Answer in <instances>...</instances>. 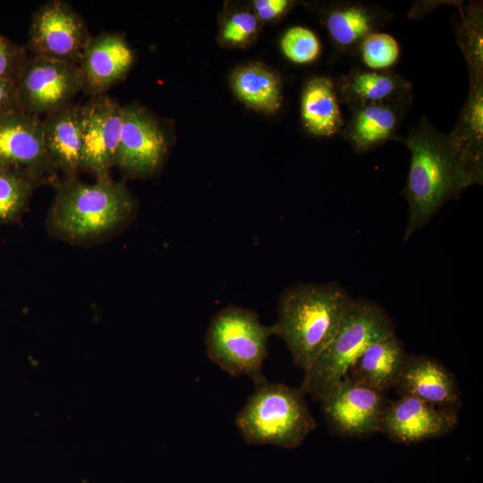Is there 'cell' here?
I'll use <instances>...</instances> for the list:
<instances>
[{"label":"cell","instance_id":"6da1fadb","mask_svg":"<svg viewBox=\"0 0 483 483\" xmlns=\"http://www.w3.org/2000/svg\"><path fill=\"white\" fill-rule=\"evenodd\" d=\"M406 144L411 157L404 189L409 207L404 242L446 200L482 180V167L468 157L452 136L421 125L408 136Z\"/></svg>","mask_w":483,"mask_h":483},{"label":"cell","instance_id":"7a4b0ae2","mask_svg":"<svg viewBox=\"0 0 483 483\" xmlns=\"http://www.w3.org/2000/svg\"><path fill=\"white\" fill-rule=\"evenodd\" d=\"M352 302L336 283L290 286L278 300L274 335L284 341L293 363L305 372L330 343Z\"/></svg>","mask_w":483,"mask_h":483},{"label":"cell","instance_id":"3957f363","mask_svg":"<svg viewBox=\"0 0 483 483\" xmlns=\"http://www.w3.org/2000/svg\"><path fill=\"white\" fill-rule=\"evenodd\" d=\"M134 212V199L124 183L111 177L92 183L66 177L56 184L47 226L58 238L79 242L117 230Z\"/></svg>","mask_w":483,"mask_h":483},{"label":"cell","instance_id":"277c9868","mask_svg":"<svg viewBox=\"0 0 483 483\" xmlns=\"http://www.w3.org/2000/svg\"><path fill=\"white\" fill-rule=\"evenodd\" d=\"M300 388L269 382L258 385L234 423L249 445L292 449L301 445L317 422Z\"/></svg>","mask_w":483,"mask_h":483},{"label":"cell","instance_id":"5b68a950","mask_svg":"<svg viewBox=\"0 0 483 483\" xmlns=\"http://www.w3.org/2000/svg\"><path fill=\"white\" fill-rule=\"evenodd\" d=\"M394 332L392 319L379 305L352 300L334 338L304 372L299 388L319 400L347 376L369 345Z\"/></svg>","mask_w":483,"mask_h":483},{"label":"cell","instance_id":"8992f818","mask_svg":"<svg viewBox=\"0 0 483 483\" xmlns=\"http://www.w3.org/2000/svg\"><path fill=\"white\" fill-rule=\"evenodd\" d=\"M273 325L261 323L253 310L228 305L211 318L205 337L209 360L233 377L247 376L255 386L265 381L262 366L268 355Z\"/></svg>","mask_w":483,"mask_h":483},{"label":"cell","instance_id":"52a82bcc","mask_svg":"<svg viewBox=\"0 0 483 483\" xmlns=\"http://www.w3.org/2000/svg\"><path fill=\"white\" fill-rule=\"evenodd\" d=\"M0 170L38 186L56 182L58 170L46 151L40 116L21 110L0 114Z\"/></svg>","mask_w":483,"mask_h":483},{"label":"cell","instance_id":"ba28073f","mask_svg":"<svg viewBox=\"0 0 483 483\" xmlns=\"http://www.w3.org/2000/svg\"><path fill=\"white\" fill-rule=\"evenodd\" d=\"M15 88L20 110L46 115L69 105L82 90L80 66L30 54Z\"/></svg>","mask_w":483,"mask_h":483},{"label":"cell","instance_id":"9c48e42d","mask_svg":"<svg viewBox=\"0 0 483 483\" xmlns=\"http://www.w3.org/2000/svg\"><path fill=\"white\" fill-rule=\"evenodd\" d=\"M91 37L70 4L51 0L33 13L26 47L36 56L79 64Z\"/></svg>","mask_w":483,"mask_h":483},{"label":"cell","instance_id":"30bf717a","mask_svg":"<svg viewBox=\"0 0 483 483\" xmlns=\"http://www.w3.org/2000/svg\"><path fill=\"white\" fill-rule=\"evenodd\" d=\"M330 428L342 436H367L379 432L387 401L385 393L345 377L320 399Z\"/></svg>","mask_w":483,"mask_h":483},{"label":"cell","instance_id":"8fae6325","mask_svg":"<svg viewBox=\"0 0 483 483\" xmlns=\"http://www.w3.org/2000/svg\"><path fill=\"white\" fill-rule=\"evenodd\" d=\"M123 111V106L104 94L80 106L81 170L90 172L97 179L110 177L115 166Z\"/></svg>","mask_w":483,"mask_h":483},{"label":"cell","instance_id":"7c38bea8","mask_svg":"<svg viewBox=\"0 0 483 483\" xmlns=\"http://www.w3.org/2000/svg\"><path fill=\"white\" fill-rule=\"evenodd\" d=\"M123 121L115 166L131 176L155 174L167 152V142L157 121L140 106H123Z\"/></svg>","mask_w":483,"mask_h":483},{"label":"cell","instance_id":"4fadbf2b","mask_svg":"<svg viewBox=\"0 0 483 483\" xmlns=\"http://www.w3.org/2000/svg\"><path fill=\"white\" fill-rule=\"evenodd\" d=\"M459 421L458 410L439 407L418 398L400 395L387 402L380 432L393 441L414 444L451 433Z\"/></svg>","mask_w":483,"mask_h":483},{"label":"cell","instance_id":"5bb4252c","mask_svg":"<svg viewBox=\"0 0 483 483\" xmlns=\"http://www.w3.org/2000/svg\"><path fill=\"white\" fill-rule=\"evenodd\" d=\"M134 63V53L125 37L102 32L88 42L79 66L82 90L96 97L123 80Z\"/></svg>","mask_w":483,"mask_h":483},{"label":"cell","instance_id":"9a60e30c","mask_svg":"<svg viewBox=\"0 0 483 483\" xmlns=\"http://www.w3.org/2000/svg\"><path fill=\"white\" fill-rule=\"evenodd\" d=\"M395 387L400 395L439 407L458 410L461 403V391L453 374L426 355L408 356Z\"/></svg>","mask_w":483,"mask_h":483},{"label":"cell","instance_id":"2e32d148","mask_svg":"<svg viewBox=\"0 0 483 483\" xmlns=\"http://www.w3.org/2000/svg\"><path fill=\"white\" fill-rule=\"evenodd\" d=\"M80 106L70 103L42 119L46 151L66 177H76L82 165Z\"/></svg>","mask_w":483,"mask_h":483},{"label":"cell","instance_id":"e0dca14e","mask_svg":"<svg viewBox=\"0 0 483 483\" xmlns=\"http://www.w3.org/2000/svg\"><path fill=\"white\" fill-rule=\"evenodd\" d=\"M408 356L394 332L369 345L346 377L386 393L395 387Z\"/></svg>","mask_w":483,"mask_h":483},{"label":"cell","instance_id":"ac0fdd59","mask_svg":"<svg viewBox=\"0 0 483 483\" xmlns=\"http://www.w3.org/2000/svg\"><path fill=\"white\" fill-rule=\"evenodd\" d=\"M235 96L248 107L265 114L276 112L282 104L279 76L260 63L236 68L230 77Z\"/></svg>","mask_w":483,"mask_h":483},{"label":"cell","instance_id":"d6986e66","mask_svg":"<svg viewBox=\"0 0 483 483\" xmlns=\"http://www.w3.org/2000/svg\"><path fill=\"white\" fill-rule=\"evenodd\" d=\"M301 109L305 127L315 136H332L343 125L336 91L327 78L315 77L305 84Z\"/></svg>","mask_w":483,"mask_h":483},{"label":"cell","instance_id":"ffe728a7","mask_svg":"<svg viewBox=\"0 0 483 483\" xmlns=\"http://www.w3.org/2000/svg\"><path fill=\"white\" fill-rule=\"evenodd\" d=\"M398 110L386 102L356 106L346 137L357 152H364L391 139L397 128Z\"/></svg>","mask_w":483,"mask_h":483},{"label":"cell","instance_id":"44dd1931","mask_svg":"<svg viewBox=\"0 0 483 483\" xmlns=\"http://www.w3.org/2000/svg\"><path fill=\"white\" fill-rule=\"evenodd\" d=\"M397 76L377 71H355L342 81V96L356 106L388 102L407 88Z\"/></svg>","mask_w":483,"mask_h":483},{"label":"cell","instance_id":"7402d4cb","mask_svg":"<svg viewBox=\"0 0 483 483\" xmlns=\"http://www.w3.org/2000/svg\"><path fill=\"white\" fill-rule=\"evenodd\" d=\"M371 12L359 5H345L331 11L326 25L332 39L340 47H348L361 41L375 25Z\"/></svg>","mask_w":483,"mask_h":483},{"label":"cell","instance_id":"603a6c76","mask_svg":"<svg viewBox=\"0 0 483 483\" xmlns=\"http://www.w3.org/2000/svg\"><path fill=\"white\" fill-rule=\"evenodd\" d=\"M37 187L21 174L0 170V225L19 217Z\"/></svg>","mask_w":483,"mask_h":483},{"label":"cell","instance_id":"cb8c5ba5","mask_svg":"<svg viewBox=\"0 0 483 483\" xmlns=\"http://www.w3.org/2000/svg\"><path fill=\"white\" fill-rule=\"evenodd\" d=\"M259 30V21L253 12L235 10L222 21L218 41L224 47H245L255 38Z\"/></svg>","mask_w":483,"mask_h":483},{"label":"cell","instance_id":"d4e9b609","mask_svg":"<svg viewBox=\"0 0 483 483\" xmlns=\"http://www.w3.org/2000/svg\"><path fill=\"white\" fill-rule=\"evenodd\" d=\"M400 55L398 42L386 33H370L360 43V56L366 66L383 70L396 63Z\"/></svg>","mask_w":483,"mask_h":483},{"label":"cell","instance_id":"484cf974","mask_svg":"<svg viewBox=\"0 0 483 483\" xmlns=\"http://www.w3.org/2000/svg\"><path fill=\"white\" fill-rule=\"evenodd\" d=\"M280 47L284 56L296 64L311 63L321 51L316 34L301 26H294L286 30L281 38Z\"/></svg>","mask_w":483,"mask_h":483},{"label":"cell","instance_id":"4316f807","mask_svg":"<svg viewBox=\"0 0 483 483\" xmlns=\"http://www.w3.org/2000/svg\"><path fill=\"white\" fill-rule=\"evenodd\" d=\"M30 53L0 34V80L15 84Z\"/></svg>","mask_w":483,"mask_h":483},{"label":"cell","instance_id":"83f0119b","mask_svg":"<svg viewBox=\"0 0 483 483\" xmlns=\"http://www.w3.org/2000/svg\"><path fill=\"white\" fill-rule=\"evenodd\" d=\"M289 0H255L253 13L258 21L268 22L281 18L292 5Z\"/></svg>","mask_w":483,"mask_h":483},{"label":"cell","instance_id":"f1b7e54d","mask_svg":"<svg viewBox=\"0 0 483 483\" xmlns=\"http://www.w3.org/2000/svg\"><path fill=\"white\" fill-rule=\"evenodd\" d=\"M20 110L15 84L0 80V114Z\"/></svg>","mask_w":483,"mask_h":483}]
</instances>
